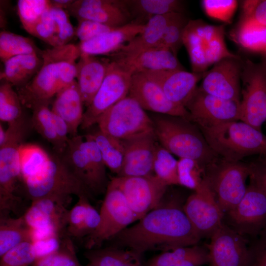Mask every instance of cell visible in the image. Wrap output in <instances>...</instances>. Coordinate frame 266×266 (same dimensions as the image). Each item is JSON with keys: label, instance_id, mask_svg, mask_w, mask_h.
Returning <instances> with one entry per match:
<instances>
[{"label": "cell", "instance_id": "6da1fadb", "mask_svg": "<svg viewBox=\"0 0 266 266\" xmlns=\"http://www.w3.org/2000/svg\"><path fill=\"white\" fill-rule=\"evenodd\" d=\"M176 198L166 201L125 229L110 240L111 246L131 250L141 255L148 251H166L198 244L201 238Z\"/></svg>", "mask_w": 266, "mask_h": 266}, {"label": "cell", "instance_id": "7a4b0ae2", "mask_svg": "<svg viewBox=\"0 0 266 266\" xmlns=\"http://www.w3.org/2000/svg\"><path fill=\"white\" fill-rule=\"evenodd\" d=\"M81 55L78 45L68 43L42 50L43 64L33 79L18 88L23 105L50 101L57 93L76 79V64Z\"/></svg>", "mask_w": 266, "mask_h": 266}, {"label": "cell", "instance_id": "3957f363", "mask_svg": "<svg viewBox=\"0 0 266 266\" xmlns=\"http://www.w3.org/2000/svg\"><path fill=\"white\" fill-rule=\"evenodd\" d=\"M150 117L157 140L171 154L179 158L196 160L204 168L220 157L210 147L198 126L192 121L162 114Z\"/></svg>", "mask_w": 266, "mask_h": 266}, {"label": "cell", "instance_id": "277c9868", "mask_svg": "<svg viewBox=\"0 0 266 266\" xmlns=\"http://www.w3.org/2000/svg\"><path fill=\"white\" fill-rule=\"evenodd\" d=\"M212 149L230 161L254 155L266 157V135L242 121L198 127Z\"/></svg>", "mask_w": 266, "mask_h": 266}, {"label": "cell", "instance_id": "5b68a950", "mask_svg": "<svg viewBox=\"0 0 266 266\" xmlns=\"http://www.w3.org/2000/svg\"><path fill=\"white\" fill-rule=\"evenodd\" d=\"M183 44L195 73H204L220 60L237 56L226 46L224 25H212L200 19L189 20L184 31Z\"/></svg>", "mask_w": 266, "mask_h": 266}, {"label": "cell", "instance_id": "8992f818", "mask_svg": "<svg viewBox=\"0 0 266 266\" xmlns=\"http://www.w3.org/2000/svg\"><path fill=\"white\" fill-rule=\"evenodd\" d=\"M25 193L32 201L51 197L78 198L86 196L90 200L94 196L82 182L68 167L61 157L51 155L46 166L38 173L23 182Z\"/></svg>", "mask_w": 266, "mask_h": 266}, {"label": "cell", "instance_id": "52a82bcc", "mask_svg": "<svg viewBox=\"0 0 266 266\" xmlns=\"http://www.w3.org/2000/svg\"><path fill=\"white\" fill-rule=\"evenodd\" d=\"M250 174L248 163L230 161L221 157L205 167L204 179L225 213L243 197Z\"/></svg>", "mask_w": 266, "mask_h": 266}, {"label": "cell", "instance_id": "ba28073f", "mask_svg": "<svg viewBox=\"0 0 266 266\" xmlns=\"http://www.w3.org/2000/svg\"><path fill=\"white\" fill-rule=\"evenodd\" d=\"M97 124L103 132L121 140L154 133L151 117L135 100L129 96L104 112Z\"/></svg>", "mask_w": 266, "mask_h": 266}, {"label": "cell", "instance_id": "9c48e42d", "mask_svg": "<svg viewBox=\"0 0 266 266\" xmlns=\"http://www.w3.org/2000/svg\"><path fill=\"white\" fill-rule=\"evenodd\" d=\"M100 211V222L96 230L87 236V250L100 248L106 241L136 220L121 190L111 180Z\"/></svg>", "mask_w": 266, "mask_h": 266}, {"label": "cell", "instance_id": "30bf717a", "mask_svg": "<svg viewBox=\"0 0 266 266\" xmlns=\"http://www.w3.org/2000/svg\"><path fill=\"white\" fill-rule=\"evenodd\" d=\"M240 121L261 131L266 121V66L243 61Z\"/></svg>", "mask_w": 266, "mask_h": 266}, {"label": "cell", "instance_id": "8fae6325", "mask_svg": "<svg viewBox=\"0 0 266 266\" xmlns=\"http://www.w3.org/2000/svg\"><path fill=\"white\" fill-rule=\"evenodd\" d=\"M110 60L100 88L84 111L80 125L82 129H88L97 124L104 112L128 96L133 73L123 63Z\"/></svg>", "mask_w": 266, "mask_h": 266}, {"label": "cell", "instance_id": "7c38bea8", "mask_svg": "<svg viewBox=\"0 0 266 266\" xmlns=\"http://www.w3.org/2000/svg\"><path fill=\"white\" fill-rule=\"evenodd\" d=\"M71 198L45 197L35 200L23 215L31 229L33 242L54 235H66L68 210Z\"/></svg>", "mask_w": 266, "mask_h": 266}, {"label": "cell", "instance_id": "4fadbf2b", "mask_svg": "<svg viewBox=\"0 0 266 266\" xmlns=\"http://www.w3.org/2000/svg\"><path fill=\"white\" fill-rule=\"evenodd\" d=\"M123 193L136 220L158 207L164 200L167 186L155 174L111 178Z\"/></svg>", "mask_w": 266, "mask_h": 266}, {"label": "cell", "instance_id": "5bb4252c", "mask_svg": "<svg viewBox=\"0 0 266 266\" xmlns=\"http://www.w3.org/2000/svg\"><path fill=\"white\" fill-rule=\"evenodd\" d=\"M249 179L242 199L224 215L228 222L227 225L243 236L257 234L266 227V194Z\"/></svg>", "mask_w": 266, "mask_h": 266}, {"label": "cell", "instance_id": "9a60e30c", "mask_svg": "<svg viewBox=\"0 0 266 266\" xmlns=\"http://www.w3.org/2000/svg\"><path fill=\"white\" fill-rule=\"evenodd\" d=\"M183 210L200 237H210L224 223L225 213L204 178L190 195Z\"/></svg>", "mask_w": 266, "mask_h": 266}, {"label": "cell", "instance_id": "2e32d148", "mask_svg": "<svg viewBox=\"0 0 266 266\" xmlns=\"http://www.w3.org/2000/svg\"><path fill=\"white\" fill-rule=\"evenodd\" d=\"M185 108L191 115V121L198 127H210L240 120V102L211 95L200 86Z\"/></svg>", "mask_w": 266, "mask_h": 266}, {"label": "cell", "instance_id": "e0dca14e", "mask_svg": "<svg viewBox=\"0 0 266 266\" xmlns=\"http://www.w3.org/2000/svg\"><path fill=\"white\" fill-rule=\"evenodd\" d=\"M28 124L23 117L8 124L4 143L0 146V192L12 195L22 182L19 163V149L28 133Z\"/></svg>", "mask_w": 266, "mask_h": 266}, {"label": "cell", "instance_id": "ac0fdd59", "mask_svg": "<svg viewBox=\"0 0 266 266\" xmlns=\"http://www.w3.org/2000/svg\"><path fill=\"white\" fill-rule=\"evenodd\" d=\"M208 266H250L251 253L244 237L223 224L210 237Z\"/></svg>", "mask_w": 266, "mask_h": 266}, {"label": "cell", "instance_id": "d6986e66", "mask_svg": "<svg viewBox=\"0 0 266 266\" xmlns=\"http://www.w3.org/2000/svg\"><path fill=\"white\" fill-rule=\"evenodd\" d=\"M242 66L238 56L224 58L204 73L200 87L213 96L240 102Z\"/></svg>", "mask_w": 266, "mask_h": 266}, {"label": "cell", "instance_id": "ffe728a7", "mask_svg": "<svg viewBox=\"0 0 266 266\" xmlns=\"http://www.w3.org/2000/svg\"><path fill=\"white\" fill-rule=\"evenodd\" d=\"M128 96L135 100L145 110L191 121V115L186 108L169 100L159 84L143 72L133 74Z\"/></svg>", "mask_w": 266, "mask_h": 266}, {"label": "cell", "instance_id": "44dd1931", "mask_svg": "<svg viewBox=\"0 0 266 266\" xmlns=\"http://www.w3.org/2000/svg\"><path fill=\"white\" fill-rule=\"evenodd\" d=\"M66 11L77 21L91 20L115 27L132 23L124 0H75Z\"/></svg>", "mask_w": 266, "mask_h": 266}, {"label": "cell", "instance_id": "7402d4cb", "mask_svg": "<svg viewBox=\"0 0 266 266\" xmlns=\"http://www.w3.org/2000/svg\"><path fill=\"white\" fill-rule=\"evenodd\" d=\"M154 132L122 140L124 156L120 177L145 176L154 174V162L158 146Z\"/></svg>", "mask_w": 266, "mask_h": 266}, {"label": "cell", "instance_id": "603a6c76", "mask_svg": "<svg viewBox=\"0 0 266 266\" xmlns=\"http://www.w3.org/2000/svg\"><path fill=\"white\" fill-rule=\"evenodd\" d=\"M141 72L158 83L169 100L185 107L205 73L191 72L184 69Z\"/></svg>", "mask_w": 266, "mask_h": 266}, {"label": "cell", "instance_id": "cb8c5ba5", "mask_svg": "<svg viewBox=\"0 0 266 266\" xmlns=\"http://www.w3.org/2000/svg\"><path fill=\"white\" fill-rule=\"evenodd\" d=\"M177 13L156 16L145 24L142 33L110 55V59L121 62L130 61L143 52L156 47Z\"/></svg>", "mask_w": 266, "mask_h": 266}, {"label": "cell", "instance_id": "d4e9b609", "mask_svg": "<svg viewBox=\"0 0 266 266\" xmlns=\"http://www.w3.org/2000/svg\"><path fill=\"white\" fill-rule=\"evenodd\" d=\"M98 56L81 54L76 64V81L86 107L100 88L111 61Z\"/></svg>", "mask_w": 266, "mask_h": 266}, {"label": "cell", "instance_id": "484cf974", "mask_svg": "<svg viewBox=\"0 0 266 266\" xmlns=\"http://www.w3.org/2000/svg\"><path fill=\"white\" fill-rule=\"evenodd\" d=\"M145 25L130 23L78 44L81 54L110 56L142 33Z\"/></svg>", "mask_w": 266, "mask_h": 266}, {"label": "cell", "instance_id": "4316f807", "mask_svg": "<svg viewBox=\"0 0 266 266\" xmlns=\"http://www.w3.org/2000/svg\"><path fill=\"white\" fill-rule=\"evenodd\" d=\"M55 96L52 111L66 123L70 137L78 135V129L83 118L84 104L76 80L61 89Z\"/></svg>", "mask_w": 266, "mask_h": 266}, {"label": "cell", "instance_id": "83f0119b", "mask_svg": "<svg viewBox=\"0 0 266 266\" xmlns=\"http://www.w3.org/2000/svg\"><path fill=\"white\" fill-rule=\"evenodd\" d=\"M83 136L70 137L60 156L93 196L103 194L94 174L89 159L82 147Z\"/></svg>", "mask_w": 266, "mask_h": 266}, {"label": "cell", "instance_id": "f1b7e54d", "mask_svg": "<svg viewBox=\"0 0 266 266\" xmlns=\"http://www.w3.org/2000/svg\"><path fill=\"white\" fill-rule=\"evenodd\" d=\"M117 61L125 65L133 73L147 71L184 69L177 56L171 50L159 46L143 52L130 61Z\"/></svg>", "mask_w": 266, "mask_h": 266}, {"label": "cell", "instance_id": "f546056e", "mask_svg": "<svg viewBox=\"0 0 266 266\" xmlns=\"http://www.w3.org/2000/svg\"><path fill=\"white\" fill-rule=\"evenodd\" d=\"M41 56L25 54L13 57L4 63L0 74L1 82H5L19 88L28 83L36 75L43 64Z\"/></svg>", "mask_w": 266, "mask_h": 266}, {"label": "cell", "instance_id": "4dcf8cb0", "mask_svg": "<svg viewBox=\"0 0 266 266\" xmlns=\"http://www.w3.org/2000/svg\"><path fill=\"white\" fill-rule=\"evenodd\" d=\"M208 262L207 246L197 244L162 252L150 259L146 266H202Z\"/></svg>", "mask_w": 266, "mask_h": 266}, {"label": "cell", "instance_id": "1f68e13d", "mask_svg": "<svg viewBox=\"0 0 266 266\" xmlns=\"http://www.w3.org/2000/svg\"><path fill=\"white\" fill-rule=\"evenodd\" d=\"M132 23L145 25L152 17L171 13H184L179 0H124Z\"/></svg>", "mask_w": 266, "mask_h": 266}, {"label": "cell", "instance_id": "d6a6232c", "mask_svg": "<svg viewBox=\"0 0 266 266\" xmlns=\"http://www.w3.org/2000/svg\"><path fill=\"white\" fill-rule=\"evenodd\" d=\"M84 256L90 263L96 266H144L141 255L112 246L87 250Z\"/></svg>", "mask_w": 266, "mask_h": 266}, {"label": "cell", "instance_id": "836d02e7", "mask_svg": "<svg viewBox=\"0 0 266 266\" xmlns=\"http://www.w3.org/2000/svg\"><path fill=\"white\" fill-rule=\"evenodd\" d=\"M27 241L33 242L32 233L23 215L15 217L0 216V257Z\"/></svg>", "mask_w": 266, "mask_h": 266}, {"label": "cell", "instance_id": "e575fe53", "mask_svg": "<svg viewBox=\"0 0 266 266\" xmlns=\"http://www.w3.org/2000/svg\"><path fill=\"white\" fill-rule=\"evenodd\" d=\"M89 134L98 147L106 166L118 175L122 166L124 156L122 140L108 134L99 129Z\"/></svg>", "mask_w": 266, "mask_h": 266}, {"label": "cell", "instance_id": "d590c367", "mask_svg": "<svg viewBox=\"0 0 266 266\" xmlns=\"http://www.w3.org/2000/svg\"><path fill=\"white\" fill-rule=\"evenodd\" d=\"M233 38L246 50L262 55L266 53V26L242 19Z\"/></svg>", "mask_w": 266, "mask_h": 266}, {"label": "cell", "instance_id": "8d00e7d4", "mask_svg": "<svg viewBox=\"0 0 266 266\" xmlns=\"http://www.w3.org/2000/svg\"><path fill=\"white\" fill-rule=\"evenodd\" d=\"M50 157V155L36 144H22L19 149V163L23 183L41 170Z\"/></svg>", "mask_w": 266, "mask_h": 266}, {"label": "cell", "instance_id": "74e56055", "mask_svg": "<svg viewBox=\"0 0 266 266\" xmlns=\"http://www.w3.org/2000/svg\"><path fill=\"white\" fill-rule=\"evenodd\" d=\"M42 51L31 38L7 31L0 33V59L3 63L21 55L41 56Z\"/></svg>", "mask_w": 266, "mask_h": 266}, {"label": "cell", "instance_id": "f35d334b", "mask_svg": "<svg viewBox=\"0 0 266 266\" xmlns=\"http://www.w3.org/2000/svg\"><path fill=\"white\" fill-rule=\"evenodd\" d=\"M50 101L38 102L31 108V123L34 130L53 147L56 154L59 153V144L53 121V113L49 105Z\"/></svg>", "mask_w": 266, "mask_h": 266}, {"label": "cell", "instance_id": "ab89813d", "mask_svg": "<svg viewBox=\"0 0 266 266\" xmlns=\"http://www.w3.org/2000/svg\"><path fill=\"white\" fill-rule=\"evenodd\" d=\"M51 5L48 0H19L17 13L23 28L31 34L34 27Z\"/></svg>", "mask_w": 266, "mask_h": 266}, {"label": "cell", "instance_id": "60d3db41", "mask_svg": "<svg viewBox=\"0 0 266 266\" xmlns=\"http://www.w3.org/2000/svg\"><path fill=\"white\" fill-rule=\"evenodd\" d=\"M1 82L0 85V120L9 124L23 117V105L13 86L7 82Z\"/></svg>", "mask_w": 266, "mask_h": 266}, {"label": "cell", "instance_id": "b9f144b4", "mask_svg": "<svg viewBox=\"0 0 266 266\" xmlns=\"http://www.w3.org/2000/svg\"><path fill=\"white\" fill-rule=\"evenodd\" d=\"M178 160L169 151L158 145L154 162V174L167 186L179 185Z\"/></svg>", "mask_w": 266, "mask_h": 266}, {"label": "cell", "instance_id": "7bdbcfd3", "mask_svg": "<svg viewBox=\"0 0 266 266\" xmlns=\"http://www.w3.org/2000/svg\"><path fill=\"white\" fill-rule=\"evenodd\" d=\"M70 238L62 239L60 248L55 252L36 260L32 266H81Z\"/></svg>", "mask_w": 266, "mask_h": 266}, {"label": "cell", "instance_id": "ee69618b", "mask_svg": "<svg viewBox=\"0 0 266 266\" xmlns=\"http://www.w3.org/2000/svg\"><path fill=\"white\" fill-rule=\"evenodd\" d=\"M177 172L179 185L194 191L199 188L204 178V167L191 159L179 158Z\"/></svg>", "mask_w": 266, "mask_h": 266}, {"label": "cell", "instance_id": "f6af8a7d", "mask_svg": "<svg viewBox=\"0 0 266 266\" xmlns=\"http://www.w3.org/2000/svg\"><path fill=\"white\" fill-rule=\"evenodd\" d=\"M189 21L184 13H177L167 26L157 46L167 48L177 56L183 45V33Z\"/></svg>", "mask_w": 266, "mask_h": 266}, {"label": "cell", "instance_id": "bcb514c9", "mask_svg": "<svg viewBox=\"0 0 266 266\" xmlns=\"http://www.w3.org/2000/svg\"><path fill=\"white\" fill-rule=\"evenodd\" d=\"M84 138V140L82 143V148L89 159L100 188L105 193L109 182L106 175V166L98 147L90 134L89 133L85 135Z\"/></svg>", "mask_w": 266, "mask_h": 266}, {"label": "cell", "instance_id": "7dc6e473", "mask_svg": "<svg viewBox=\"0 0 266 266\" xmlns=\"http://www.w3.org/2000/svg\"><path fill=\"white\" fill-rule=\"evenodd\" d=\"M0 257V266H32L36 257L32 242H23Z\"/></svg>", "mask_w": 266, "mask_h": 266}, {"label": "cell", "instance_id": "c3c4849f", "mask_svg": "<svg viewBox=\"0 0 266 266\" xmlns=\"http://www.w3.org/2000/svg\"><path fill=\"white\" fill-rule=\"evenodd\" d=\"M50 9L43 14L36 24L31 35L50 45L52 47H55L61 46L60 32L50 14Z\"/></svg>", "mask_w": 266, "mask_h": 266}, {"label": "cell", "instance_id": "681fc988", "mask_svg": "<svg viewBox=\"0 0 266 266\" xmlns=\"http://www.w3.org/2000/svg\"><path fill=\"white\" fill-rule=\"evenodd\" d=\"M202 5L208 16L230 23L237 6L235 0H204Z\"/></svg>", "mask_w": 266, "mask_h": 266}, {"label": "cell", "instance_id": "f907efd6", "mask_svg": "<svg viewBox=\"0 0 266 266\" xmlns=\"http://www.w3.org/2000/svg\"><path fill=\"white\" fill-rule=\"evenodd\" d=\"M78 200L73 207L68 210L66 235L77 238L78 232L82 226L86 217L88 207L90 200L83 196Z\"/></svg>", "mask_w": 266, "mask_h": 266}, {"label": "cell", "instance_id": "816d5d0a", "mask_svg": "<svg viewBox=\"0 0 266 266\" xmlns=\"http://www.w3.org/2000/svg\"><path fill=\"white\" fill-rule=\"evenodd\" d=\"M117 27H112L100 22L88 20H78L75 29V36L80 42H85L105 33L109 32Z\"/></svg>", "mask_w": 266, "mask_h": 266}, {"label": "cell", "instance_id": "f5cc1de1", "mask_svg": "<svg viewBox=\"0 0 266 266\" xmlns=\"http://www.w3.org/2000/svg\"><path fill=\"white\" fill-rule=\"evenodd\" d=\"M49 12L58 26L61 45L68 44L75 35V29L69 20L68 13L64 9L52 7Z\"/></svg>", "mask_w": 266, "mask_h": 266}, {"label": "cell", "instance_id": "db71d44e", "mask_svg": "<svg viewBox=\"0 0 266 266\" xmlns=\"http://www.w3.org/2000/svg\"><path fill=\"white\" fill-rule=\"evenodd\" d=\"M242 6V19L266 26V0H244Z\"/></svg>", "mask_w": 266, "mask_h": 266}, {"label": "cell", "instance_id": "11a10c76", "mask_svg": "<svg viewBox=\"0 0 266 266\" xmlns=\"http://www.w3.org/2000/svg\"><path fill=\"white\" fill-rule=\"evenodd\" d=\"M61 237L60 236L54 235L33 242L36 260L57 251L62 243L63 238Z\"/></svg>", "mask_w": 266, "mask_h": 266}, {"label": "cell", "instance_id": "9f6ffc18", "mask_svg": "<svg viewBox=\"0 0 266 266\" xmlns=\"http://www.w3.org/2000/svg\"><path fill=\"white\" fill-rule=\"evenodd\" d=\"M248 163L250 170L249 177L266 194V157L260 156Z\"/></svg>", "mask_w": 266, "mask_h": 266}, {"label": "cell", "instance_id": "6f0895ef", "mask_svg": "<svg viewBox=\"0 0 266 266\" xmlns=\"http://www.w3.org/2000/svg\"><path fill=\"white\" fill-rule=\"evenodd\" d=\"M53 121L59 144V153L61 155L66 149L70 138L68 126L65 121L53 112Z\"/></svg>", "mask_w": 266, "mask_h": 266}, {"label": "cell", "instance_id": "680465c9", "mask_svg": "<svg viewBox=\"0 0 266 266\" xmlns=\"http://www.w3.org/2000/svg\"><path fill=\"white\" fill-rule=\"evenodd\" d=\"M259 244L254 257H251L250 266H266V239Z\"/></svg>", "mask_w": 266, "mask_h": 266}, {"label": "cell", "instance_id": "91938a15", "mask_svg": "<svg viewBox=\"0 0 266 266\" xmlns=\"http://www.w3.org/2000/svg\"><path fill=\"white\" fill-rule=\"evenodd\" d=\"M74 0H50L52 7L67 9L74 2Z\"/></svg>", "mask_w": 266, "mask_h": 266}, {"label": "cell", "instance_id": "94428289", "mask_svg": "<svg viewBox=\"0 0 266 266\" xmlns=\"http://www.w3.org/2000/svg\"><path fill=\"white\" fill-rule=\"evenodd\" d=\"M6 133L5 130H4L2 125L0 123V146L2 145L5 140Z\"/></svg>", "mask_w": 266, "mask_h": 266}, {"label": "cell", "instance_id": "6125c7cd", "mask_svg": "<svg viewBox=\"0 0 266 266\" xmlns=\"http://www.w3.org/2000/svg\"><path fill=\"white\" fill-rule=\"evenodd\" d=\"M262 63H263L266 66V53L262 55Z\"/></svg>", "mask_w": 266, "mask_h": 266}, {"label": "cell", "instance_id": "be15d7a7", "mask_svg": "<svg viewBox=\"0 0 266 266\" xmlns=\"http://www.w3.org/2000/svg\"><path fill=\"white\" fill-rule=\"evenodd\" d=\"M81 266H96L89 263L87 265H86L85 266L81 265Z\"/></svg>", "mask_w": 266, "mask_h": 266}]
</instances>
